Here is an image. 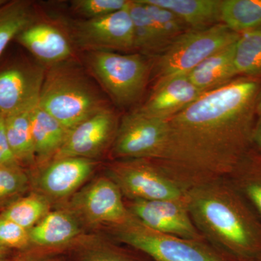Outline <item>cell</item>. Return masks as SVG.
Returning <instances> with one entry per match:
<instances>
[{
    "mask_svg": "<svg viewBox=\"0 0 261 261\" xmlns=\"http://www.w3.org/2000/svg\"><path fill=\"white\" fill-rule=\"evenodd\" d=\"M260 84L258 78L237 77L168 118L158 162L190 188L227 177L251 149Z\"/></svg>",
    "mask_w": 261,
    "mask_h": 261,
    "instance_id": "1",
    "label": "cell"
},
{
    "mask_svg": "<svg viewBox=\"0 0 261 261\" xmlns=\"http://www.w3.org/2000/svg\"><path fill=\"white\" fill-rule=\"evenodd\" d=\"M123 197L116 184L105 176L94 179L75 192L70 200L69 211L80 222L116 227L132 217Z\"/></svg>",
    "mask_w": 261,
    "mask_h": 261,
    "instance_id": "9",
    "label": "cell"
},
{
    "mask_svg": "<svg viewBox=\"0 0 261 261\" xmlns=\"http://www.w3.org/2000/svg\"><path fill=\"white\" fill-rule=\"evenodd\" d=\"M237 261H261V253L252 255V256L241 257L238 259Z\"/></svg>",
    "mask_w": 261,
    "mask_h": 261,
    "instance_id": "37",
    "label": "cell"
},
{
    "mask_svg": "<svg viewBox=\"0 0 261 261\" xmlns=\"http://www.w3.org/2000/svg\"><path fill=\"white\" fill-rule=\"evenodd\" d=\"M256 115L257 118L261 117V84L260 89H259L258 94H257L256 102Z\"/></svg>",
    "mask_w": 261,
    "mask_h": 261,
    "instance_id": "36",
    "label": "cell"
},
{
    "mask_svg": "<svg viewBox=\"0 0 261 261\" xmlns=\"http://www.w3.org/2000/svg\"><path fill=\"white\" fill-rule=\"evenodd\" d=\"M205 92L192 83L188 75H180L156 82L152 94L139 110L148 116L168 120Z\"/></svg>",
    "mask_w": 261,
    "mask_h": 261,
    "instance_id": "15",
    "label": "cell"
},
{
    "mask_svg": "<svg viewBox=\"0 0 261 261\" xmlns=\"http://www.w3.org/2000/svg\"><path fill=\"white\" fill-rule=\"evenodd\" d=\"M139 1L145 5L166 47L184 33L190 30L187 24L171 10L150 4L145 0Z\"/></svg>",
    "mask_w": 261,
    "mask_h": 261,
    "instance_id": "28",
    "label": "cell"
},
{
    "mask_svg": "<svg viewBox=\"0 0 261 261\" xmlns=\"http://www.w3.org/2000/svg\"><path fill=\"white\" fill-rule=\"evenodd\" d=\"M235 42L206 58L187 74L195 87L205 93L238 77L233 63Z\"/></svg>",
    "mask_w": 261,
    "mask_h": 261,
    "instance_id": "17",
    "label": "cell"
},
{
    "mask_svg": "<svg viewBox=\"0 0 261 261\" xmlns=\"http://www.w3.org/2000/svg\"><path fill=\"white\" fill-rule=\"evenodd\" d=\"M29 185V176L21 166H0V200L23 193Z\"/></svg>",
    "mask_w": 261,
    "mask_h": 261,
    "instance_id": "30",
    "label": "cell"
},
{
    "mask_svg": "<svg viewBox=\"0 0 261 261\" xmlns=\"http://www.w3.org/2000/svg\"><path fill=\"white\" fill-rule=\"evenodd\" d=\"M39 61L45 64H62L72 56L71 45L60 29L47 23L35 22L16 37Z\"/></svg>",
    "mask_w": 261,
    "mask_h": 261,
    "instance_id": "16",
    "label": "cell"
},
{
    "mask_svg": "<svg viewBox=\"0 0 261 261\" xmlns=\"http://www.w3.org/2000/svg\"><path fill=\"white\" fill-rule=\"evenodd\" d=\"M38 102L5 115V128L10 147L15 159L21 166L32 165L36 162L32 117Z\"/></svg>",
    "mask_w": 261,
    "mask_h": 261,
    "instance_id": "22",
    "label": "cell"
},
{
    "mask_svg": "<svg viewBox=\"0 0 261 261\" xmlns=\"http://www.w3.org/2000/svg\"><path fill=\"white\" fill-rule=\"evenodd\" d=\"M226 178L261 220V154L249 149Z\"/></svg>",
    "mask_w": 261,
    "mask_h": 261,
    "instance_id": "20",
    "label": "cell"
},
{
    "mask_svg": "<svg viewBox=\"0 0 261 261\" xmlns=\"http://www.w3.org/2000/svg\"><path fill=\"white\" fill-rule=\"evenodd\" d=\"M173 12L193 30L221 23V0H145Z\"/></svg>",
    "mask_w": 261,
    "mask_h": 261,
    "instance_id": "21",
    "label": "cell"
},
{
    "mask_svg": "<svg viewBox=\"0 0 261 261\" xmlns=\"http://www.w3.org/2000/svg\"><path fill=\"white\" fill-rule=\"evenodd\" d=\"M95 167L94 160L84 158L51 160L38 173L36 187L49 200H62L78 192Z\"/></svg>",
    "mask_w": 261,
    "mask_h": 261,
    "instance_id": "13",
    "label": "cell"
},
{
    "mask_svg": "<svg viewBox=\"0 0 261 261\" xmlns=\"http://www.w3.org/2000/svg\"><path fill=\"white\" fill-rule=\"evenodd\" d=\"M51 201L39 192H34L10 203L1 216L29 230L50 211Z\"/></svg>",
    "mask_w": 261,
    "mask_h": 261,
    "instance_id": "27",
    "label": "cell"
},
{
    "mask_svg": "<svg viewBox=\"0 0 261 261\" xmlns=\"http://www.w3.org/2000/svg\"><path fill=\"white\" fill-rule=\"evenodd\" d=\"M126 206L136 219L151 229L206 242L190 216L187 197L181 200H132Z\"/></svg>",
    "mask_w": 261,
    "mask_h": 261,
    "instance_id": "11",
    "label": "cell"
},
{
    "mask_svg": "<svg viewBox=\"0 0 261 261\" xmlns=\"http://www.w3.org/2000/svg\"><path fill=\"white\" fill-rule=\"evenodd\" d=\"M31 245L29 230L0 215V247L24 249Z\"/></svg>",
    "mask_w": 261,
    "mask_h": 261,
    "instance_id": "31",
    "label": "cell"
},
{
    "mask_svg": "<svg viewBox=\"0 0 261 261\" xmlns=\"http://www.w3.org/2000/svg\"><path fill=\"white\" fill-rule=\"evenodd\" d=\"M128 6L100 18L72 22V40L77 47L87 51L135 50Z\"/></svg>",
    "mask_w": 261,
    "mask_h": 261,
    "instance_id": "10",
    "label": "cell"
},
{
    "mask_svg": "<svg viewBox=\"0 0 261 261\" xmlns=\"http://www.w3.org/2000/svg\"><path fill=\"white\" fill-rule=\"evenodd\" d=\"M240 35L222 23L202 30L190 29L156 55L157 82L188 74L206 58L236 42Z\"/></svg>",
    "mask_w": 261,
    "mask_h": 261,
    "instance_id": "7",
    "label": "cell"
},
{
    "mask_svg": "<svg viewBox=\"0 0 261 261\" xmlns=\"http://www.w3.org/2000/svg\"><path fill=\"white\" fill-rule=\"evenodd\" d=\"M251 148L261 154V117L257 118L252 137Z\"/></svg>",
    "mask_w": 261,
    "mask_h": 261,
    "instance_id": "34",
    "label": "cell"
},
{
    "mask_svg": "<svg viewBox=\"0 0 261 261\" xmlns=\"http://www.w3.org/2000/svg\"><path fill=\"white\" fill-rule=\"evenodd\" d=\"M128 11L133 23L135 49L143 54H159L166 46L145 5L139 0L130 1Z\"/></svg>",
    "mask_w": 261,
    "mask_h": 261,
    "instance_id": "24",
    "label": "cell"
},
{
    "mask_svg": "<svg viewBox=\"0 0 261 261\" xmlns=\"http://www.w3.org/2000/svg\"><path fill=\"white\" fill-rule=\"evenodd\" d=\"M121 243L155 261H236L207 242L194 241L151 229L136 219L111 228Z\"/></svg>",
    "mask_w": 261,
    "mask_h": 261,
    "instance_id": "6",
    "label": "cell"
},
{
    "mask_svg": "<svg viewBox=\"0 0 261 261\" xmlns=\"http://www.w3.org/2000/svg\"><path fill=\"white\" fill-rule=\"evenodd\" d=\"M8 252H9V250H8V249L0 247V259L5 258V257L6 256Z\"/></svg>",
    "mask_w": 261,
    "mask_h": 261,
    "instance_id": "38",
    "label": "cell"
},
{
    "mask_svg": "<svg viewBox=\"0 0 261 261\" xmlns=\"http://www.w3.org/2000/svg\"><path fill=\"white\" fill-rule=\"evenodd\" d=\"M118 121L114 111L108 107L98 111L69 130L64 144L53 160L63 158L100 157L112 147Z\"/></svg>",
    "mask_w": 261,
    "mask_h": 261,
    "instance_id": "12",
    "label": "cell"
},
{
    "mask_svg": "<svg viewBox=\"0 0 261 261\" xmlns=\"http://www.w3.org/2000/svg\"><path fill=\"white\" fill-rule=\"evenodd\" d=\"M39 106L69 130L108 107L82 72L63 63L51 67L44 77Z\"/></svg>",
    "mask_w": 261,
    "mask_h": 261,
    "instance_id": "3",
    "label": "cell"
},
{
    "mask_svg": "<svg viewBox=\"0 0 261 261\" xmlns=\"http://www.w3.org/2000/svg\"><path fill=\"white\" fill-rule=\"evenodd\" d=\"M81 222L69 210L49 213L29 230L31 243L40 246H56L74 240L82 232Z\"/></svg>",
    "mask_w": 261,
    "mask_h": 261,
    "instance_id": "18",
    "label": "cell"
},
{
    "mask_svg": "<svg viewBox=\"0 0 261 261\" xmlns=\"http://www.w3.org/2000/svg\"><path fill=\"white\" fill-rule=\"evenodd\" d=\"M168 139V120L145 114L137 109L118 123L111 149L117 160L162 158Z\"/></svg>",
    "mask_w": 261,
    "mask_h": 261,
    "instance_id": "8",
    "label": "cell"
},
{
    "mask_svg": "<svg viewBox=\"0 0 261 261\" xmlns=\"http://www.w3.org/2000/svg\"><path fill=\"white\" fill-rule=\"evenodd\" d=\"M37 22L31 2L8 1L0 7V57L13 39Z\"/></svg>",
    "mask_w": 261,
    "mask_h": 261,
    "instance_id": "23",
    "label": "cell"
},
{
    "mask_svg": "<svg viewBox=\"0 0 261 261\" xmlns=\"http://www.w3.org/2000/svg\"><path fill=\"white\" fill-rule=\"evenodd\" d=\"M12 261H57L55 259L47 258V257H37L31 254L22 255L15 258Z\"/></svg>",
    "mask_w": 261,
    "mask_h": 261,
    "instance_id": "35",
    "label": "cell"
},
{
    "mask_svg": "<svg viewBox=\"0 0 261 261\" xmlns=\"http://www.w3.org/2000/svg\"><path fill=\"white\" fill-rule=\"evenodd\" d=\"M89 261H133L130 257L125 256L123 254L114 251L102 252L99 257H94Z\"/></svg>",
    "mask_w": 261,
    "mask_h": 261,
    "instance_id": "33",
    "label": "cell"
},
{
    "mask_svg": "<svg viewBox=\"0 0 261 261\" xmlns=\"http://www.w3.org/2000/svg\"><path fill=\"white\" fill-rule=\"evenodd\" d=\"M44 78L42 70L23 65L0 71V113L5 116L37 102Z\"/></svg>",
    "mask_w": 261,
    "mask_h": 261,
    "instance_id": "14",
    "label": "cell"
},
{
    "mask_svg": "<svg viewBox=\"0 0 261 261\" xmlns=\"http://www.w3.org/2000/svg\"><path fill=\"white\" fill-rule=\"evenodd\" d=\"M233 63L238 76H260L261 27L240 34L235 42Z\"/></svg>",
    "mask_w": 261,
    "mask_h": 261,
    "instance_id": "26",
    "label": "cell"
},
{
    "mask_svg": "<svg viewBox=\"0 0 261 261\" xmlns=\"http://www.w3.org/2000/svg\"><path fill=\"white\" fill-rule=\"evenodd\" d=\"M128 0H73L71 8L84 19L100 18L128 8Z\"/></svg>",
    "mask_w": 261,
    "mask_h": 261,
    "instance_id": "29",
    "label": "cell"
},
{
    "mask_svg": "<svg viewBox=\"0 0 261 261\" xmlns=\"http://www.w3.org/2000/svg\"><path fill=\"white\" fill-rule=\"evenodd\" d=\"M32 129L36 161L44 164L54 159L69 133V130L39 106V102L33 111Z\"/></svg>",
    "mask_w": 261,
    "mask_h": 261,
    "instance_id": "19",
    "label": "cell"
},
{
    "mask_svg": "<svg viewBox=\"0 0 261 261\" xmlns=\"http://www.w3.org/2000/svg\"><path fill=\"white\" fill-rule=\"evenodd\" d=\"M221 23L242 33L261 27V0H221Z\"/></svg>",
    "mask_w": 261,
    "mask_h": 261,
    "instance_id": "25",
    "label": "cell"
},
{
    "mask_svg": "<svg viewBox=\"0 0 261 261\" xmlns=\"http://www.w3.org/2000/svg\"><path fill=\"white\" fill-rule=\"evenodd\" d=\"M85 56L89 71L116 105L127 107L140 99L150 73L145 57L112 51H87Z\"/></svg>",
    "mask_w": 261,
    "mask_h": 261,
    "instance_id": "4",
    "label": "cell"
},
{
    "mask_svg": "<svg viewBox=\"0 0 261 261\" xmlns=\"http://www.w3.org/2000/svg\"><path fill=\"white\" fill-rule=\"evenodd\" d=\"M13 166L21 165L15 159L10 148L5 128V116L0 113V166Z\"/></svg>",
    "mask_w": 261,
    "mask_h": 261,
    "instance_id": "32",
    "label": "cell"
},
{
    "mask_svg": "<svg viewBox=\"0 0 261 261\" xmlns=\"http://www.w3.org/2000/svg\"><path fill=\"white\" fill-rule=\"evenodd\" d=\"M0 261H12V260H7V259L3 258V259H0Z\"/></svg>",
    "mask_w": 261,
    "mask_h": 261,
    "instance_id": "39",
    "label": "cell"
},
{
    "mask_svg": "<svg viewBox=\"0 0 261 261\" xmlns=\"http://www.w3.org/2000/svg\"><path fill=\"white\" fill-rule=\"evenodd\" d=\"M107 176L129 201L181 200L190 189L154 160H116Z\"/></svg>",
    "mask_w": 261,
    "mask_h": 261,
    "instance_id": "5",
    "label": "cell"
},
{
    "mask_svg": "<svg viewBox=\"0 0 261 261\" xmlns=\"http://www.w3.org/2000/svg\"><path fill=\"white\" fill-rule=\"evenodd\" d=\"M187 206L207 243L237 261L261 253V220L227 178L192 187Z\"/></svg>",
    "mask_w": 261,
    "mask_h": 261,
    "instance_id": "2",
    "label": "cell"
}]
</instances>
